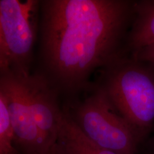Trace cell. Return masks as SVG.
Returning <instances> with one entry per match:
<instances>
[{"label":"cell","mask_w":154,"mask_h":154,"mask_svg":"<svg viewBox=\"0 0 154 154\" xmlns=\"http://www.w3.org/2000/svg\"><path fill=\"white\" fill-rule=\"evenodd\" d=\"M39 4L35 0L0 1V73L30 75Z\"/></svg>","instance_id":"277c9868"},{"label":"cell","mask_w":154,"mask_h":154,"mask_svg":"<svg viewBox=\"0 0 154 154\" xmlns=\"http://www.w3.org/2000/svg\"><path fill=\"white\" fill-rule=\"evenodd\" d=\"M101 71L98 85L116 110L144 134L154 122V68L125 54Z\"/></svg>","instance_id":"7a4b0ae2"},{"label":"cell","mask_w":154,"mask_h":154,"mask_svg":"<svg viewBox=\"0 0 154 154\" xmlns=\"http://www.w3.org/2000/svg\"><path fill=\"white\" fill-rule=\"evenodd\" d=\"M131 26L126 50L132 54L144 47L154 44V0L134 1Z\"/></svg>","instance_id":"ba28073f"},{"label":"cell","mask_w":154,"mask_h":154,"mask_svg":"<svg viewBox=\"0 0 154 154\" xmlns=\"http://www.w3.org/2000/svg\"><path fill=\"white\" fill-rule=\"evenodd\" d=\"M131 55L138 61L143 62L154 68V44L138 50Z\"/></svg>","instance_id":"30bf717a"},{"label":"cell","mask_w":154,"mask_h":154,"mask_svg":"<svg viewBox=\"0 0 154 154\" xmlns=\"http://www.w3.org/2000/svg\"><path fill=\"white\" fill-rule=\"evenodd\" d=\"M41 7L42 74L59 91L88 89L89 78L126 54L134 1L45 0Z\"/></svg>","instance_id":"6da1fadb"},{"label":"cell","mask_w":154,"mask_h":154,"mask_svg":"<svg viewBox=\"0 0 154 154\" xmlns=\"http://www.w3.org/2000/svg\"><path fill=\"white\" fill-rule=\"evenodd\" d=\"M27 77L9 72L0 73V94L7 103L14 131V143L22 154H51V147L34 120Z\"/></svg>","instance_id":"5b68a950"},{"label":"cell","mask_w":154,"mask_h":154,"mask_svg":"<svg viewBox=\"0 0 154 154\" xmlns=\"http://www.w3.org/2000/svg\"><path fill=\"white\" fill-rule=\"evenodd\" d=\"M26 81L35 123L52 148L57 137L62 112L57 101L58 92L42 74H30Z\"/></svg>","instance_id":"8992f818"},{"label":"cell","mask_w":154,"mask_h":154,"mask_svg":"<svg viewBox=\"0 0 154 154\" xmlns=\"http://www.w3.org/2000/svg\"><path fill=\"white\" fill-rule=\"evenodd\" d=\"M51 154H120L103 149L91 141L67 111H62L58 131Z\"/></svg>","instance_id":"52a82bcc"},{"label":"cell","mask_w":154,"mask_h":154,"mask_svg":"<svg viewBox=\"0 0 154 154\" xmlns=\"http://www.w3.org/2000/svg\"><path fill=\"white\" fill-rule=\"evenodd\" d=\"M14 131L8 106L4 96L0 94V154H18L14 146Z\"/></svg>","instance_id":"9c48e42d"},{"label":"cell","mask_w":154,"mask_h":154,"mask_svg":"<svg viewBox=\"0 0 154 154\" xmlns=\"http://www.w3.org/2000/svg\"><path fill=\"white\" fill-rule=\"evenodd\" d=\"M90 90L72 113L68 112L72 119L99 147L120 154H135L144 134L116 110L98 85L90 87Z\"/></svg>","instance_id":"3957f363"}]
</instances>
